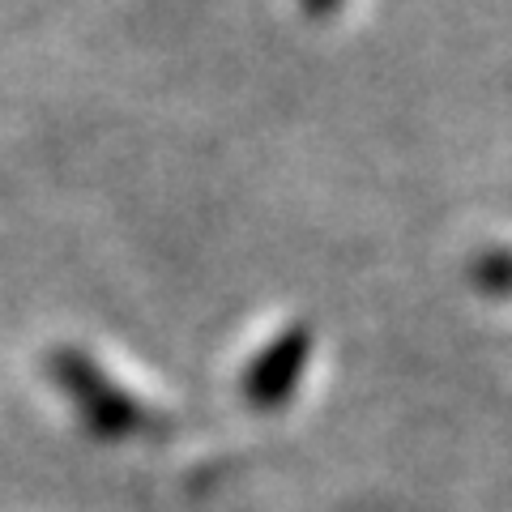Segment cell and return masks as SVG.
<instances>
[{"mask_svg": "<svg viewBox=\"0 0 512 512\" xmlns=\"http://www.w3.org/2000/svg\"><path fill=\"white\" fill-rule=\"evenodd\" d=\"M308 359H312V333L308 329L282 333V338L252 363L248 384H244L248 402L252 406H278V402H286V397L295 393L299 372H303V363H308Z\"/></svg>", "mask_w": 512, "mask_h": 512, "instance_id": "6da1fadb", "label": "cell"}, {"mask_svg": "<svg viewBox=\"0 0 512 512\" xmlns=\"http://www.w3.org/2000/svg\"><path fill=\"white\" fill-rule=\"evenodd\" d=\"M474 278H478V286H487V291H508L512 286V256H483V261L474 265Z\"/></svg>", "mask_w": 512, "mask_h": 512, "instance_id": "7a4b0ae2", "label": "cell"}, {"mask_svg": "<svg viewBox=\"0 0 512 512\" xmlns=\"http://www.w3.org/2000/svg\"><path fill=\"white\" fill-rule=\"evenodd\" d=\"M303 9H308V13H316V18H325V13H333V9H338V0H303Z\"/></svg>", "mask_w": 512, "mask_h": 512, "instance_id": "3957f363", "label": "cell"}]
</instances>
